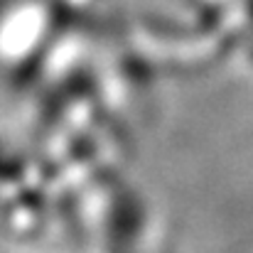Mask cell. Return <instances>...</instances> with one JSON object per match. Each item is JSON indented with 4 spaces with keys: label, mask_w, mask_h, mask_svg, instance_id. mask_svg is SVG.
<instances>
[]
</instances>
